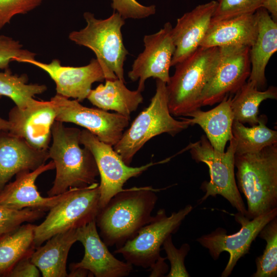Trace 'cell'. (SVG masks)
<instances>
[{"mask_svg": "<svg viewBox=\"0 0 277 277\" xmlns=\"http://www.w3.org/2000/svg\"><path fill=\"white\" fill-rule=\"evenodd\" d=\"M166 258L160 257L153 266L150 268L151 273L150 276H161L165 274L168 270V266L165 262Z\"/></svg>", "mask_w": 277, "mask_h": 277, "instance_id": "74e56055", "label": "cell"}, {"mask_svg": "<svg viewBox=\"0 0 277 277\" xmlns=\"http://www.w3.org/2000/svg\"><path fill=\"white\" fill-rule=\"evenodd\" d=\"M124 82L116 80H106L91 89L87 98L94 106L105 111L112 110L130 118V115L143 102L142 92L130 90Z\"/></svg>", "mask_w": 277, "mask_h": 277, "instance_id": "d4e9b609", "label": "cell"}, {"mask_svg": "<svg viewBox=\"0 0 277 277\" xmlns=\"http://www.w3.org/2000/svg\"><path fill=\"white\" fill-rule=\"evenodd\" d=\"M180 119L174 118L169 111L166 83L156 79L155 93L150 104L124 131L113 149L129 166L136 153L154 136L164 133L174 136L190 126L186 118Z\"/></svg>", "mask_w": 277, "mask_h": 277, "instance_id": "5b68a950", "label": "cell"}, {"mask_svg": "<svg viewBox=\"0 0 277 277\" xmlns=\"http://www.w3.org/2000/svg\"><path fill=\"white\" fill-rule=\"evenodd\" d=\"M36 225H22L0 238V274H7L21 259L31 255L35 249Z\"/></svg>", "mask_w": 277, "mask_h": 277, "instance_id": "484cf974", "label": "cell"}, {"mask_svg": "<svg viewBox=\"0 0 277 277\" xmlns=\"http://www.w3.org/2000/svg\"><path fill=\"white\" fill-rule=\"evenodd\" d=\"M237 186L247 202L246 216L277 208V143L254 153L235 155Z\"/></svg>", "mask_w": 277, "mask_h": 277, "instance_id": "3957f363", "label": "cell"}, {"mask_svg": "<svg viewBox=\"0 0 277 277\" xmlns=\"http://www.w3.org/2000/svg\"><path fill=\"white\" fill-rule=\"evenodd\" d=\"M111 7L124 19H142L153 15L156 12L154 5L144 6L136 0H111Z\"/></svg>", "mask_w": 277, "mask_h": 277, "instance_id": "d590c367", "label": "cell"}, {"mask_svg": "<svg viewBox=\"0 0 277 277\" xmlns=\"http://www.w3.org/2000/svg\"><path fill=\"white\" fill-rule=\"evenodd\" d=\"M54 103L55 121L71 123L84 127L100 141L114 146L129 124L130 118L99 108H89L76 100L59 94L50 99Z\"/></svg>", "mask_w": 277, "mask_h": 277, "instance_id": "4fadbf2b", "label": "cell"}, {"mask_svg": "<svg viewBox=\"0 0 277 277\" xmlns=\"http://www.w3.org/2000/svg\"><path fill=\"white\" fill-rule=\"evenodd\" d=\"M80 143L93 154L100 176V209L104 207L116 194L124 190V184L130 179L137 177L150 167L168 161L150 162L140 167L126 165L112 146L100 141L86 129L81 130Z\"/></svg>", "mask_w": 277, "mask_h": 277, "instance_id": "30bf717a", "label": "cell"}, {"mask_svg": "<svg viewBox=\"0 0 277 277\" xmlns=\"http://www.w3.org/2000/svg\"><path fill=\"white\" fill-rule=\"evenodd\" d=\"M31 256H27L19 261L6 276L10 277L40 276V271L31 262Z\"/></svg>", "mask_w": 277, "mask_h": 277, "instance_id": "8d00e7d4", "label": "cell"}, {"mask_svg": "<svg viewBox=\"0 0 277 277\" xmlns=\"http://www.w3.org/2000/svg\"><path fill=\"white\" fill-rule=\"evenodd\" d=\"M4 70L0 71V96L11 98L19 109L27 107L36 95L47 90L45 85L28 84V77L25 74L18 75L13 74L9 69Z\"/></svg>", "mask_w": 277, "mask_h": 277, "instance_id": "f1b7e54d", "label": "cell"}, {"mask_svg": "<svg viewBox=\"0 0 277 277\" xmlns=\"http://www.w3.org/2000/svg\"><path fill=\"white\" fill-rule=\"evenodd\" d=\"M265 240L266 245L263 254L256 259V270L252 276H277V218L267 224L258 235Z\"/></svg>", "mask_w": 277, "mask_h": 277, "instance_id": "f546056e", "label": "cell"}, {"mask_svg": "<svg viewBox=\"0 0 277 277\" xmlns=\"http://www.w3.org/2000/svg\"><path fill=\"white\" fill-rule=\"evenodd\" d=\"M44 211L25 208L14 210L0 206V238L25 222L38 220L45 215Z\"/></svg>", "mask_w": 277, "mask_h": 277, "instance_id": "4dcf8cb0", "label": "cell"}, {"mask_svg": "<svg viewBox=\"0 0 277 277\" xmlns=\"http://www.w3.org/2000/svg\"><path fill=\"white\" fill-rule=\"evenodd\" d=\"M77 241L84 248L82 260L70 265V268L88 270L96 277H124L130 274L133 266L116 259L101 239L95 220L76 230Z\"/></svg>", "mask_w": 277, "mask_h": 277, "instance_id": "e0dca14e", "label": "cell"}, {"mask_svg": "<svg viewBox=\"0 0 277 277\" xmlns=\"http://www.w3.org/2000/svg\"><path fill=\"white\" fill-rule=\"evenodd\" d=\"M77 241L76 230L57 233L43 246L35 248L31 262L44 277H66V264L69 250Z\"/></svg>", "mask_w": 277, "mask_h": 277, "instance_id": "cb8c5ba5", "label": "cell"}, {"mask_svg": "<svg viewBox=\"0 0 277 277\" xmlns=\"http://www.w3.org/2000/svg\"><path fill=\"white\" fill-rule=\"evenodd\" d=\"M226 151L220 152L211 145L206 136L190 143L185 149L190 151L196 162H203L209 168L210 181L203 183L201 188L205 192L200 203L209 196L220 195L226 199L239 212L246 216L247 210L239 191L234 175L236 142L233 138Z\"/></svg>", "mask_w": 277, "mask_h": 277, "instance_id": "52a82bcc", "label": "cell"}, {"mask_svg": "<svg viewBox=\"0 0 277 277\" xmlns=\"http://www.w3.org/2000/svg\"><path fill=\"white\" fill-rule=\"evenodd\" d=\"M56 117L55 107L51 100L44 101L34 99L25 109L15 106L10 110L8 131L35 149L48 150L52 137V126Z\"/></svg>", "mask_w": 277, "mask_h": 277, "instance_id": "9a60e30c", "label": "cell"}, {"mask_svg": "<svg viewBox=\"0 0 277 277\" xmlns=\"http://www.w3.org/2000/svg\"><path fill=\"white\" fill-rule=\"evenodd\" d=\"M55 169L53 161L33 171H24L17 173L15 180L8 183L0 193V206L14 210L25 208L49 211L70 192L52 196L43 197L35 184L37 178L43 173Z\"/></svg>", "mask_w": 277, "mask_h": 277, "instance_id": "ac0fdd59", "label": "cell"}, {"mask_svg": "<svg viewBox=\"0 0 277 277\" xmlns=\"http://www.w3.org/2000/svg\"><path fill=\"white\" fill-rule=\"evenodd\" d=\"M0 276H1V274H0Z\"/></svg>", "mask_w": 277, "mask_h": 277, "instance_id": "b9f144b4", "label": "cell"}, {"mask_svg": "<svg viewBox=\"0 0 277 277\" xmlns=\"http://www.w3.org/2000/svg\"><path fill=\"white\" fill-rule=\"evenodd\" d=\"M219 52L217 47H200L175 65V72L166 84L172 115L186 116L202 107L201 93L215 67Z\"/></svg>", "mask_w": 277, "mask_h": 277, "instance_id": "8992f818", "label": "cell"}, {"mask_svg": "<svg viewBox=\"0 0 277 277\" xmlns=\"http://www.w3.org/2000/svg\"><path fill=\"white\" fill-rule=\"evenodd\" d=\"M257 33L256 12L211 21L200 47L209 48L244 45L250 47L256 39Z\"/></svg>", "mask_w": 277, "mask_h": 277, "instance_id": "44dd1931", "label": "cell"}, {"mask_svg": "<svg viewBox=\"0 0 277 277\" xmlns=\"http://www.w3.org/2000/svg\"><path fill=\"white\" fill-rule=\"evenodd\" d=\"M276 216L277 208L252 219L238 212L234 214V218L241 226L239 231L228 235L225 229L218 228L196 241L208 250L214 260L218 259L223 252L229 253V261L221 274L222 277H227L240 259L249 252L252 242L263 227Z\"/></svg>", "mask_w": 277, "mask_h": 277, "instance_id": "7c38bea8", "label": "cell"}, {"mask_svg": "<svg viewBox=\"0 0 277 277\" xmlns=\"http://www.w3.org/2000/svg\"><path fill=\"white\" fill-rule=\"evenodd\" d=\"M22 63L30 64L46 72L54 82L57 94L78 102L87 98L94 83L105 80L104 71L96 58L80 67L62 66L57 59L49 63L35 59L25 60Z\"/></svg>", "mask_w": 277, "mask_h": 277, "instance_id": "2e32d148", "label": "cell"}, {"mask_svg": "<svg viewBox=\"0 0 277 277\" xmlns=\"http://www.w3.org/2000/svg\"><path fill=\"white\" fill-rule=\"evenodd\" d=\"M83 15L86 27L70 32L69 39L94 53L105 80L118 78L125 82L124 64L129 52L124 46L121 31L125 19L115 11L106 19H97L89 12Z\"/></svg>", "mask_w": 277, "mask_h": 277, "instance_id": "277c9868", "label": "cell"}, {"mask_svg": "<svg viewBox=\"0 0 277 277\" xmlns=\"http://www.w3.org/2000/svg\"><path fill=\"white\" fill-rule=\"evenodd\" d=\"M1 96H0V99ZM10 123L8 120L3 119L0 116V131H8L10 128Z\"/></svg>", "mask_w": 277, "mask_h": 277, "instance_id": "60d3db41", "label": "cell"}, {"mask_svg": "<svg viewBox=\"0 0 277 277\" xmlns=\"http://www.w3.org/2000/svg\"><path fill=\"white\" fill-rule=\"evenodd\" d=\"M48 150H39L8 131H0V193L12 177L46 164Z\"/></svg>", "mask_w": 277, "mask_h": 277, "instance_id": "ffe728a7", "label": "cell"}, {"mask_svg": "<svg viewBox=\"0 0 277 277\" xmlns=\"http://www.w3.org/2000/svg\"><path fill=\"white\" fill-rule=\"evenodd\" d=\"M225 97L214 108L203 111L200 109L193 111L186 116L190 126L199 125L213 148L224 152L227 143L233 138L232 126L234 121L231 109L232 97Z\"/></svg>", "mask_w": 277, "mask_h": 277, "instance_id": "603a6c76", "label": "cell"}, {"mask_svg": "<svg viewBox=\"0 0 277 277\" xmlns=\"http://www.w3.org/2000/svg\"><path fill=\"white\" fill-rule=\"evenodd\" d=\"M211 21H219L254 13L262 7L263 0H216Z\"/></svg>", "mask_w": 277, "mask_h": 277, "instance_id": "1f68e13d", "label": "cell"}, {"mask_svg": "<svg viewBox=\"0 0 277 277\" xmlns=\"http://www.w3.org/2000/svg\"><path fill=\"white\" fill-rule=\"evenodd\" d=\"M166 252L167 258L170 263V270L167 277L190 276L185 265V259L190 250V246L187 243L183 244L176 248L172 240V235H169L162 245Z\"/></svg>", "mask_w": 277, "mask_h": 277, "instance_id": "836d02e7", "label": "cell"}, {"mask_svg": "<svg viewBox=\"0 0 277 277\" xmlns=\"http://www.w3.org/2000/svg\"><path fill=\"white\" fill-rule=\"evenodd\" d=\"M217 3L211 1L199 5L177 19L172 29L175 46L171 66H175L200 47L214 13Z\"/></svg>", "mask_w": 277, "mask_h": 277, "instance_id": "d6986e66", "label": "cell"}, {"mask_svg": "<svg viewBox=\"0 0 277 277\" xmlns=\"http://www.w3.org/2000/svg\"><path fill=\"white\" fill-rule=\"evenodd\" d=\"M259 118L258 124L251 127L234 120L232 133L236 142L235 155L259 152L277 143V131L266 126L267 117L261 115Z\"/></svg>", "mask_w": 277, "mask_h": 277, "instance_id": "83f0119b", "label": "cell"}, {"mask_svg": "<svg viewBox=\"0 0 277 277\" xmlns=\"http://www.w3.org/2000/svg\"><path fill=\"white\" fill-rule=\"evenodd\" d=\"M161 189L151 186L124 189L99 210L95 219L100 235L107 246L121 247L152 217Z\"/></svg>", "mask_w": 277, "mask_h": 277, "instance_id": "6da1fadb", "label": "cell"}, {"mask_svg": "<svg viewBox=\"0 0 277 277\" xmlns=\"http://www.w3.org/2000/svg\"><path fill=\"white\" fill-rule=\"evenodd\" d=\"M262 7L266 9L272 18L277 20V0H263Z\"/></svg>", "mask_w": 277, "mask_h": 277, "instance_id": "f35d334b", "label": "cell"}, {"mask_svg": "<svg viewBox=\"0 0 277 277\" xmlns=\"http://www.w3.org/2000/svg\"><path fill=\"white\" fill-rule=\"evenodd\" d=\"M172 29L171 23L167 22L157 32L144 36L145 49L134 61L128 73L132 81L138 80L139 91H144L145 81L150 77L166 84L169 82V69L175 51Z\"/></svg>", "mask_w": 277, "mask_h": 277, "instance_id": "5bb4252c", "label": "cell"}, {"mask_svg": "<svg viewBox=\"0 0 277 277\" xmlns=\"http://www.w3.org/2000/svg\"><path fill=\"white\" fill-rule=\"evenodd\" d=\"M219 49L216 64L201 93L202 107L212 106L235 93L250 75L249 47L229 45Z\"/></svg>", "mask_w": 277, "mask_h": 277, "instance_id": "8fae6325", "label": "cell"}, {"mask_svg": "<svg viewBox=\"0 0 277 277\" xmlns=\"http://www.w3.org/2000/svg\"><path fill=\"white\" fill-rule=\"evenodd\" d=\"M99 183L71 188L69 195L50 210L44 221L36 225L35 248L53 235L77 229L95 220L100 210Z\"/></svg>", "mask_w": 277, "mask_h": 277, "instance_id": "ba28073f", "label": "cell"}, {"mask_svg": "<svg viewBox=\"0 0 277 277\" xmlns=\"http://www.w3.org/2000/svg\"><path fill=\"white\" fill-rule=\"evenodd\" d=\"M277 98V89L271 86L264 91L259 90L252 82L247 81L235 93L231 100L234 120L251 126L258 124L260 104L267 99Z\"/></svg>", "mask_w": 277, "mask_h": 277, "instance_id": "4316f807", "label": "cell"}, {"mask_svg": "<svg viewBox=\"0 0 277 277\" xmlns=\"http://www.w3.org/2000/svg\"><path fill=\"white\" fill-rule=\"evenodd\" d=\"M192 209L191 205H187L170 216L166 215L164 209L159 210L147 224L114 253L121 254L132 266L150 268L161 256V247L165 240L177 231Z\"/></svg>", "mask_w": 277, "mask_h": 277, "instance_id": "9c48e42d", "label": "cell"}, {"mask_svg": "<svg viewBox=\"0 0 277 277\" xmlns=\"http://www.w3.org/2000/svg\"><path fill=\"white\" fill-rule=\"evenodd\" d=\"M22 47L19 41L0 35V70L9 69V64L12 61L22 63L25 60L35 59L34 53Z\"/></svg>", "mask_w": 277, "mask_h": 277, "instance_id": "d6a6232c", "label": "cell"}, {"mask_svg": "<svg viewBox=\"0 0 277 277\" xmlns=\"http://www.w3.org/2000/svg\"><path fill=\"white\" fill-rule=\"evenodd\" d=\"M70 269V272L68 274V277H85L89 276V274L92 275L88 270L84 268H76Z\"/></svg>", "mask_w": 277, "mask_h": 277, "instance_id": "ab89813d", "label": "cell"}, {"mask_svg": "<svg viewBox=\"0 0 277 277\" xmlns=\"http://www.w3.org/2000/svg\"><path fill=\"white\" fill-rule=\"evenodd\" d=\"M255 12L258 17V33L249 49L251 69L248 81L253 83L260 90L266 85L265 74L266 66L277 50V22L262 7Z\"/></svg>", "mask_w": 277, "mask_h": 277, "instance_id": "7402d4cb", "label": "cell"}, {"mask_svg": "<svg viewBox=\"0 0 277 277\" xmlns=\"http://www.w3.org/2000/svg\"><path fill=\"white\" fill-rule=\"evenodd\" d=\"M81 130L65 127L55 121L51 129L52 143L49 158L54 163L56 174L48 196L62 194L71 188H84L97 182L99 173L94 157L86 147H81Z\"/></svg>", "mask_w": 277, "mask_h": 277, "instance_id": "7a4b0ae2", "label": "cell"}, {"mask_svg": "<svg viewBox=\"0 0 277 277\" xmlns=\"http://www.w3.org/2000/svg\"><path fill=\"white\" fill-rule=\"evenodd\" d=\"M43 0H0V30L13 16L24 14L39 6Z\"/></svg>", "mask_w": 277, "mask_h": 277, "instance_id": "e575fe53", "label": "cell"}]
</instances>
